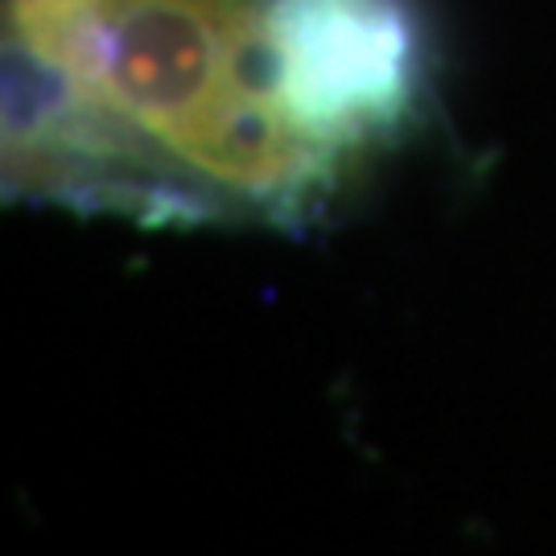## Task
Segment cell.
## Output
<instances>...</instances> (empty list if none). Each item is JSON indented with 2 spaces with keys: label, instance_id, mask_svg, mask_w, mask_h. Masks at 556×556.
Segmentation results:
<instances>
[{
  "label": "cell",
  "instance_id": "cell-1",
  "mask_svg": "<svg viewBox=\"0 0 556 556\" xmlns=\"http://www.w3.org/2000/svg\"><path fill=\"white\" fill-rule=\"evenodd\" d=\"M21 186L293 206L396 132L420 83L400 0H4Z\"/></svg>",
  "mask_w": 556,
  "mask_h": 556
}]
</instances>
